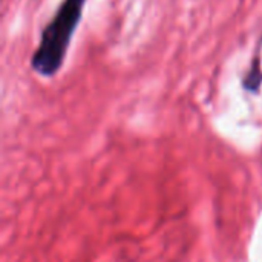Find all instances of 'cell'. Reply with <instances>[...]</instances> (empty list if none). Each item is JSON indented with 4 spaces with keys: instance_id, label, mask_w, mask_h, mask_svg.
<instances>
[{
    "instance_id": "1",
    "label": "cell",
    "mask_w": 262,
    "mask_h": 262,
    "mask_svg": "<svg viewBox=\"0 0 262 262\" xmlns=\"http://www.w3.org/2000/svg\"><path fill=\"white\" fill-rule=\"evenodd\" d=\"M86 0H63L41 31L37 49L31 57L32 69L41 77L55 75L64 63L72 35L83 17Z\"/></svg>"
},
{
    "instance_id": "2",
    "label": "cell",
    "mask_w": 262,
    "mask_h": 262,
    "mask_svg": "<svg viewBox=\"0 0 262 262\" xmlns=\"http://www.w3.org/2000/svg\"><path fill=\"white\" fill-rule=\"evenodd\" d=\"M243 86L250 94L259 92L262 86V63L259 57L253 58V61H252V64H250V68L246 72V77L243 80Z\"/></svg>"
}]
</instances>
